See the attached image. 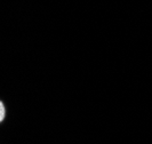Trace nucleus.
<instances>
[{
	"label": "nucleus",
	"instance_id": "obj_1",
	"mask_svg": "<svg viewBox=\"0 0 152 144\" xmlns=\"http://www.w3.org/2000/svg\"><path fill=\"white\" fill-rule=\"evenodd\" d=\"M5 118V106L2 104V102L0 101V122L4 120Z\"/></svg>",
	"mask_w": 152,
	"mask_h": 144
}]
</instances>
